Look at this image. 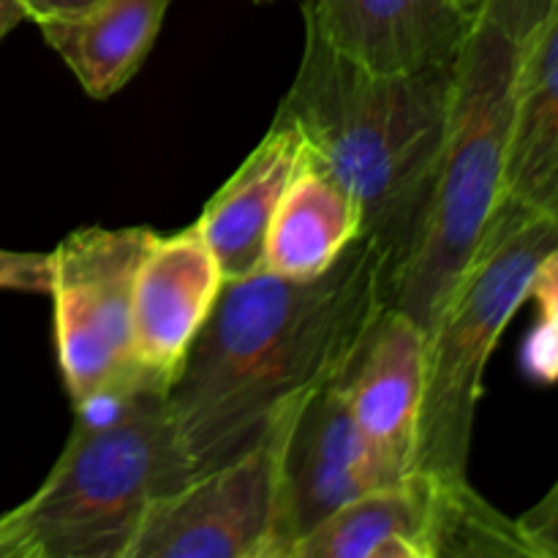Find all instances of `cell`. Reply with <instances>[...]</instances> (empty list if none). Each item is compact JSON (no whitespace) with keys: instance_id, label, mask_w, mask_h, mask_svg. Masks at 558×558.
<instances>
[{"instance_id":"1","label":"cell","mask_w":558,"mask_h":558,"mask_svg":"<svg viewBox=\"0 0 558 558\" xmlns=\"http://www.w3.org/2000/svg\"><path fill=\"white\" fill-rule=\"evenodd\" d=\"M390 251L360 234L311 281L267 272L223 281L169 385V417L191 477L251 445L294 398L343 374L390 308Z\"/></svg>"},{"instance_id":"5","label":"cell","mask_w":558,"mask_h":558,"mask_svg":"<svg viewBox=\"0 0 558 558\" xmlns=\"http://www.w3.org/2000/svg\"><path fill=\"white\" fill-rule=\"evenodd\" d=\"M558 218L501 202L483 243L425 336V392L414 472L463 483L483 379L507 325L529 300Z\"/></svg>"},{"instance_id":"3","label":"cell","mask_w":558,"mask_h":558,"mask_svg":"<svg viewBox=\"0 0 558 558\" xmlns=\"http://www.w3.org/2000/svg\"><path fill=\"white\" fill-rule=\"evenodd\" d=\"M548 0H483L456 60L428 202L390 281V308L428 336L505 196L523 58Z\"/></svg>"},{"instance_id":"18","label":"cell","mask_w":558,"mask_h":558,"mask_svg":"<svg viewBox=\"0 0 558 558\" xmlns=\"http://www.w3.org/2000/svg\"><path fill=\"white\" fill-rule=\"evenodd\" d=\"M523 376L534 385L554 387L558 385V325L539 319L532 330L523 336L521 352H518Z\"/></svg>"},{"instance_id":"13","label":"cell","mask_w":558,"mask_h":558,"mask_svg":"<svg viewBox=\"0 0 558 558\" xmlns=\"http://www.w3.org/2000/svg\"><path fill=\"white\" fill-rule=\"evenodd\" d=\"M501 202L558 218V0H548L523 58Z\"/></svg>"},{"instance_id":"17","label":"cell","mask_w":558,"mask_h":558,"mask_svg":"<svg viewBox=\"0 0 558 558\" xmlns=\"http://www.w3.org/2000/svg\"><path fill=\"white\" fill-rule=\"evenodd\" d=\"M434 558L445 556H521L537 558L518 521H510L463 483L436 480Z\"/></svg>"},{"instance_id":"24","label":"cell","mask_w":558,"mask_h":558,"mask_svg":"<svg viewBox=\"0 0 558 558\" xmlns=\"http://www.w3.org/2000/svg\"><path fill=\"white\" fill-rule=\"evenodd\" d=\"M463 5H466V9H472V11H477L480 5H483V0H461Z\"/></svg>"},{"instance_id":"7","label":"cell","mask_w":558,"mask_h":558,"mask_svg":"<svg viewBox=\"0 0 558 558\" xmlns=\"http://www.w3.org/2000/svg\"><path fill=\"white\" fill-rule=\"evenodd\" d=\"M305 398L278 409L238 456L158 496L129 558H272L283 452Z\"/></svg>"},{"instance_id":"20","label":"cell","mask_w":558,"mask_h":558,"mask_svg":"<svg viewBox=\"0 0 558 558\" xmlns=\"http://www.w3.org/2000/svg\"><path fill=\"white\" fill-rule=\"evenodd\" d=\"M523 537L534 548L537 558H558V483L545 494L537 507L518 518Z\"/></svg>"},{"instance_id":"23","label":"cell","mask_w":558,"mask_h":558,"mask_svg":"<svg viewBox=\"0 0 558 558\" xmlns=\"http://www.w3.org/2000/svg\"><path fill=\"white\" fill-rule=\"evenodd\" d=\"M27 14L20 0H0V41L14 31L20 22H25Z\"/></svg>"},{"instance_id":"19","label":"cell","mask_w":558,"mask_h":558,"mask_svg":"<svg viewBox=\"0 0 558 558\" xmlns=\"http://www.w3.org/2000/svg\"><path fill=\"white\" fill-rule=\"evenodd\" d=\"M52 265L49 254L0 248V289L27 294H49Z\"/></svg>"},{"instance_id":"21","label":"cell","mask_w":558,"mask_h":558,"mask_svg":"<svg viewBox=\"0 0 558 558\" xmlns=\"http://www.w3.org/2000/svg\"><path fill=\"white\" fill-rule=\"evenodd\" d=\"M529 298L537 303L539 319L556 322L558 325V245H554L539 259L532 278V287H529Z\"/></svg>"},{"instance_id":"4","label":"cell","mask_w":558,"mask_h":558,"mask_svg":"<svg viewBox=\"0 0 558 558\" xmlns=\"http://www.w3.org/2000/svg\"><path fill=\"white\" fill-rule=\"evenodd\" d=\"M189 480L169 381L147 376L74 414L47 480L0 515V558H129L147 507Z\"/></svg>"},{"instance_id":"12","label":"cell","mask_w":558,"mask_h":558,"mask_svg":"<svg viewBox=\"0 0 558 558\" xmlns=\"http://www.w3.org/2000/svg\"><path fill=\"white\" fill-rule=\"evenodd\" d=\"M303 158V136L292 123L276 118L265 140L205 205L196 227L227 281L265 267L267 229Z\"/></svg>"},{"instance_id":"16","label":"cell","mask_w":558,"mask_h":558,"mask_svg":"<svg viewBox=\"0 0 558 558\" xmlns=\"http://www.w3.org/2000/svg\"><path fill=\"white\" fill-rule=\"evenodd\" d=\"M360 234L357 202L305 156L267 229L265 270L294 281L319 278Z\"/></svg>"},{"instance_id":"15","label":"cell","mask_w":558,"mask_h":558,"mask_svg":"<svg viewBox=\"0 0 558 558\" xmlns=\"http://www.w3.org/2000/svg\"><path fill=\"white\" fill-rule=\"evenodd\" d=\"M169 3L172 0H98L69 20L41 22L38 31L82 90L104 101L145 65Z\"/></svg>"},{"instance_id":"10","label":"cell","mask_w":558,"mask_h":558,"mask_svg":"<svg viewBox=\"0 0 558 558\" xmlns=\"http://www.w3.org/2000/svg\"><path fill=\"white\" fill-rule=\"evenodd\" d=\"M216 254L199 227L153 238L134 281L136 363L172 385L223 287Z\"/></svg>"},{"instance_id":"25","label":"cell","mask_w":558,"mask_h":558,"mask_svg":"<svg viewBox=\"0 0 558 558\" xmlns=\"http://www.w3.org/2000/svg\"><path fill=\"white\" fill-rule=\"evenodd\" d=\"M254 3H272V0H254Z\"/></svg>"},{"instance_id":"11","label":"cell","mask_w":558,"mask_h":558,"mask_svg":"<svg viewBox=\"0 0 558 558\" xmlns=\"http://www.w3.org/2000/svg\"><path fill=\"white\" fill-rule=\"evenodd\" d=\"M336 385L360 430L412 474L425 392L423 327L401 311L385 308Z\"/></svg>"},{"instance_id":"6","label":"cell","mask_w":558,"mask_h":558,"mask_svg":"<svg viewBox=\"0 0 558 558\" xmlns=\"http://www.w3.org/2000/svg\"><path fill=\"white\" fill-rule=\"evenodd\" d=\"M156 229L82 227L49 254L54 352L71 403L150 371L134 354V281Z\"/></svg>"},{"instance_id":"14","label":"cell","mask_w":558,"mask_h":558,"mask_svg":"<svg viewBox=\"0 0 558 558\" xmlns=\"http://www.w3.org/2000/svg\"><path fill=\"white\" fill-rule=\"evenodd\" d=\"M434 477L412 472L343 505L289 558H434Z\"/></svg>"},{"instance_id":"9","label":"cell","mask_w":558,"mask_h":558,"mask_svg":"<svg viewBox=\"0 0 558 558\" xmlns=\"http://www.w3.org/2000/svg\"><path fill=\"white\" fill-rule=\"evenodd\" d=\"M305 27L374 74L452 65L474 14L461 0H303Z\"/></svg>"},{"instance_id":"22","label":"cell","mask_w":558,"mask_h":558,"mask_svg":"<svg viewBox=\"0 0 558 558\" xmlns=\"http://www.w3.org/2000/svg\"><path fill=\"white\" fill-rule=\"evenodd\" d=\"M22 9H25L27 20L41 25V22L52 20H69V16L82 14L90 5H96L98 0H20Z\"/></svg>"},{"instance_id":"2","label":"cell","mask_w":558,"mask_h":558,"mask_svg":"<svg viewBox=\"0 0 558 558\" xmlns=\"http://www.w3.org/2000/svg\"><path fill=\"white\" fill-rule=\"evenodd\" d=\"M452 80L456 63L374 74L305 27L300 69L276 112L303 136L308 161L357 202L363 234L390 251L392 272L428 202Z\"/></svg>"},{"instance_id":"8","label":"cell","mask_w":558,"mask_h":558,"mask_svg":"<svg viewBox=\"0 0 558 558\" xmlns=\"http://www.w3.org/2000/svg\"><path fill=\"white\" fill-rule=\"evenodd\" d=\"M409 477L354 423L336 379L303 403L281 466L272 558L289 550L349 501Z\"/></svg>"}]
</instances>
